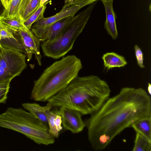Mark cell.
Here are the masks:
<instances>
[{"instance_id": "obj_12", "label": "cell", "mask_w": 151, "mask_h": 151, "mask_svg": "<svg viewBox=\"0 0 151 151\" xmlns=\"http://www.w3.org/2000/svg\"><path fill=\"white\" fill-rule=\"evenodd\" d=\"M46 115L50 134L55 138H58L59 133L63 128L61 126L62 117L59 110H48L46 111Z\"/></svg>"}, {"instance_id": "obj_18", "label": "cell", "mask_w": 151, "mask_h": 151, "mask_svg": "<svg viewBox=\"0 0 151 151\" xmlns=\"http://www.w3.org/2000/svg\"><path fill=\"white\" fill-rule=\"evenodd\" d=\"M46 8L45 4L40 5L35 12L23 22L25 27L30 30L33 24L44 17V14Z\"/></svg>"}, {"instance_id": "obj_27", "label": "cell", "mask_w": 151, "mask_h": 151, "mask_svg": "<svg viewBox=\"0 0 151 151\" xmlns=\"http://www.w3.org/2000/svg\"><path fill=\"white\" fill-rule=\"evenodd\" d=\"M147 91L148 93L150 95L151 94V85L150 83H148Z\"/></svg>"}, {"instance_id": "obj_20", "label": "cell", "mask_w": 151, "mask_h": 151, "mask_svg": "<svg viewBox=\"0 0 151 151\" xmlns=\"http://www.w3.org/2000/svg\"><path fill=\"white\" fill-rule=\"evenodd\" d=\"M21 1L22 0H11L9 8L3 17L11 18L19 16V12Z\"/></svg>"}, {"instance_id": "obj_7", "label": "cell", "mask_w": 151, "mask_h": 151, "mask_svg": "<svg viewBox=\"0 0 151 151\" xmlns=\"http://www.w3.org/2000/svg\"><path fill=\"white\" fill-rule=\"evenodd\" d=\"M26 56L19 51L2 47L0 52V80H12L26 68Z\"/></svg>"}, {"instance_id": "obj_22", "label": "cell", "mask_w": 151, "mask_h": 151, "mask_svg": "<svg viewBox=\"0 0 151 151\" xmlns=\"http://www.w3.org/2000/svg\"><path fill=\"white\" fill-rule=\"evenodd\" d=\"M17 32L14 31L0 22L1 40L4 39L17 40L14 34Z\"/></svg>"}, {"instance_id": "obj_25", "label": "cell", "mask_w": 151, "mask_h": 151, "mask_svg": "<svg viewBox=\"0 0 151 151\" xmlns=\"http://www.w3.org/2000/svg\"><path fill=\"white\" fill-rule=\"evenodd\" d=\"M6 11L1 0H0V17L4 16Z\"/></svg>"}, {"instance_id": "obj_19", "label": "cell", "mask_w": 151, "mask_h": 151, "mask_svg": "<svg viewBox=\"0 0 151 151\" xmlns=\"http://www.w3.org/2000/svg\"><path fill=\"white\" fill-rule=\"evenodd\" d=\"M40 5V0H29L26 5L22 15L21 18L23 22L35 12Z\"/></svg>"}, {"instance_id": "obj_13", "label": "cell", "mask_w": 151, "mask_h": 151, "mask_svg": "<svg viewBox=\"0 0 151 151\" xmlns=\"http://www.w3.org/2000/svg\"><path fill=\"white\" fill-rule=\"evenodd\" d=\"M22 105L24 109L48 127L46 112L52 108L51 104L48 102L45 106H42L37 103H27L22 104Z\"/></svg>"}, {"instance_id": "obj_17", "label": "cell", "mask_w": 151, "mask_h": 151, "mask_svg": "<svg viewBox=\"0 0 151 151\" xmlns=\"http://www.w3.org/2000/svg\"><path fill=\"white\" fill-rule=\"evenodd\" d=\"M0 22L16 32L25 27L22 18L19 16L11 18L2 16L0 17Z\"/></svg>"}, {"instance_id": "obj_24", "label": "cell", "mask_w": 151, "mask_h": 151, "mask_svg": "<svg viewBox=\"0 0 151 151\" xmlns=\"http://www.w3.org/2000/svg\"><path fill=\"white\" fill-rule=\"evenodd\" d=\"M29 0H22L20 6L19 14L21 17L23 11L28 2Z\"/></svg>"}, {"instance_id": "obj_23", "label": "cell", "mask_w": 151, "mask_h": 151, "mask_svg": "<svg viewBox=\"0 0 151 151\" xmlns=\"http://www.w3.org/2000/svg\"><path fill=\"white\" fill-rule=\"evenodd\" d=\"M134 49L135 55L138 65L141 68H144L145 66L143 64V55L142 51L137 45H135Z\"/></svg>"}, {"instance_id": "obj_29", "label": "cell", "mask_w": 151, "mask_h": 151, "mask_svg": "<svg viewBox=\"0 0 151 151\" xmlns=\"http://www.w3.org/2000/svg\"><path fill=\"white\" fill-rule=\"evenodd\" d=\"M2 48V46H0V52L1 50V49Z\"/></svg>"}, {"instance_id": "obj_26", "label": "cell", "mask_w": 151, "mask_h": 151, "mask_svg": "<svg viewBox=\"0 0 151 151\" xmlns=\"http://www.w3.org/2000/svg\"><path fill=\"white\" fill-rule=\"evenodd\" d=\"M2 3L6 9L7 10L9 8L11 0H1Z\"/></svg>"}, {"instance_id": "obj_30", "label": "cell", "mask_w": 151, "mask_h": 151, "mask_svg": "<svg viewBox=\"0 0 151 151\" xmlns=\"http://www.w3.org/2000/svg\"><path fill=\"white\" fill-rule=\"evenodd\" d=\"M1 38H0V46H1V43H0V41H1Z\"/></svg>"}, {"instance_id": "obj_10", "label": "cell", "mask_w": 151, "mask_h": 151, "mask_svg": "<svg viewBox=\"0 0 151 151\" xmlns=\"http://www.w3.org/2000/svg\"><path fill=\"white\" fill-rule=\"evenodd\" d=\"M75 17L70 16L60 20L51 25L45 31L40 40V42L52 40L58 37Z\"/></svg>"}, {"instance_id": "obj_15", "label": "cell", "mask_w": 151, "mask_h": 151, "mask_svg": "<svg viewBox=\"0 0 151 151\" xmlns=\"http://www.w3.org/2000/svg\"><path fill=\"white\" fill-rule=\"evenodd\" d=\"M136 131L151 141V117L141 119L134 123L131 127Z\"/></svg>"}, {"instance_id": "obj_8", "label": "cell", "mask_w": 151, "mask_h": 151, "mask_svg": "<svg viewBox=\"0 0 151 151\" xmlns=\"http://www.w3.org/2000/svg\"><path fill=\"white\" fill-rule=\"evenodd\" d=\"M18 33L27 55V61L31 60L34 54L38 65L41 66L42 56L40 52V40L30 30L25 27L19 30Z\"/></svg>"}, {"instance_id": "obj_3", "label": "cell", "mask_w": 151, "mask_h": 151, "mask_svg": "<svg viewBox=\"0 0 151 151\" xmlns=\"http://www.w3.org/2000/svg\"><path fill=\"white\" fill-rule=\"evenodd\" d=\"M82 68L81 60L74 55L56 61L34 81L31 99L36 101H47L77 77Z\"/></svg>"}, {"instance_id": "obj_6", "label": "cell", "mask_w": 151, "mask_h": 151, "mask_svg": "<svg viewBox=\"0 0 151 151\" xmlns=\"http://www.w3.org/2000/svg\"><path fill=\"white\" fill-rule=\"evenodd\" d=\"M96 0H67L59 12L50 17H44L34 23L31 31L40 40L45 31L51 25L67 17L74 16L80 9Z\"/></svg>"}, {"instance_id": "obj_16", "label": "cell", "mask_w": 151, "mask_h": 151, "mask_svg": "<svg viewBox=\"0 0 151 151\" xmlns=\"http://www.w3.org/2000/svg\"><path fill=\"white\" fill-rule=\"evenodd\" d=\"M133 151H151V141L138 132H136Z\"/></svg>"}, {"instance_id": "obj_28", "label": "cell", "mask_w": 151, "mask_h": 151, "mask_svg": "<svg viewBox=\"0 0 151 151\" xmlns=\"http://www.w3.org/2000/svg\"><path fill=\"white\" fill-rule=\"evenodd\" d=\"M49 0H40V5L45 4Z\"/></svg>"}, {"instance_id": "obj_21", "label": "cell", "mask_w": 151, "mask_h": 151, "mask_svg": "<svg viewBox=\"0 0 151 151\" xmlns=\"http://www.w3.org/2000/svg\"><path fill=\"white\" fill-rule=\"evenodd\" d=\"M11 81V80H0V103H6Z\"/></svg>"}, {"instance_id": "obj_14", "label": "cell", "mask_w": 151, "mask_h": 151, "mask_svg": "<svg viewBox=\"0 0 151 151\" xmlns=\"http://www.w3.org/2000/svg\"><path fill=\"white\" fill-rule=\"evenodd\" d=\"M104 65L107 70L124 67L127 63L124 57L114 52H108L102 57Z\"/></svg>"}, {"instance_id": "obj_31", "label": "cell", "mask_w": 151, "mask_h": 151, "mask_svg": "<svg viewBox=\"0 0 151 151\" xmlns=\"http://www.w3.org/2000/svg\"></svg>"}, {"instance_id": "obj_4", "label": "cell", "mask_w": 151, "mask_h": 151, "mask_svg": "<svg viewBox=\"0 0 151 151\" xmlns=\"http://www.w3.org/2000/svg\"><path fill=\"white\" fill-rule=\"evenodd\" d=\"M0 127L20 132L39 145H48L55 142L48 127L22 108L8 107L0 114Z\"/></svg>"}, {"instance_id": "obj_5", "label": "cell", "mask_w": 151, "mask_h": 151, "mask_svg": "<svg viewBox=\"0 0 151 151\" xmlns=\"http://www.w3.org/2000/svg\"><path fill=\"white\" fill-rule=\"evenodd\" d=\"M98 1L89 4L85 10L75 16L72 22L58 37L52 40L42 42L41 47L45 56L58 59L71 50L76 40L84 28Z\"/></svg>"}, {"instance_id": "obj_9", "label": "cell", "mask_w": 151, "mask_h": 151, "mask_svg": "<svg viewBox=\"0 0 151 151\" xmlns=\"http://www.w3.org/2000/svg\"><path fill=\"white\" fill-rule=\"evenodd\" d=\"M59 111L62 117V124L65 130L73 134L82 132L85 127L82 118V114L76 110L65 107H60Z\"/></svg>"}, {"instance_id": "obj_11", "label": "cell", "mask_w": 151, "mask_h": 151, "mask_svg": "<svg viewBox=\"0 0 151 151\" xmlns=\"http://www.w3.org/2000/svg\"><path fill=\"white\" fill-rule=\"evenodd\" d=\"M105 7L106 19L104 23V28L108 34L112 39L116 40L118 36L116 22V16L113 4L114 0H100Z\"/></svg>"}, {"instance_id": "obj_1", "label": "cell", "mask_w": 151, "mask_h": 151, "mask_svg": "<svg viewBox=\"0 0 151 151\" xmlns=\"http://www.w3.org/2000/svg\"><path fill=\"white\" fill-rule=\"evenodd\" d=\"M90 115L84 121L88 141L94 150H103L124 129L151 117V97L142 88H123Z\"/></svg>"}, {"instance_id": "obj_2", "label": "cell", "mask_w": 151, "mask_h": 151, "mask_svg": "<svg viewBox=\"0 0 151 151\" xmlns=\"http://www.w3.org/2000/svg\"><path fill=\"white\" fill-rule=\"evenodd\" d=\"M111 92L106 82L97 76H78L47 101L52 107H65L82 115H91L109 98Z\"/></svg>"}]
</instances>
